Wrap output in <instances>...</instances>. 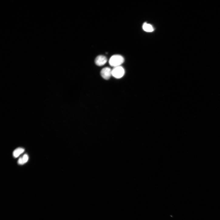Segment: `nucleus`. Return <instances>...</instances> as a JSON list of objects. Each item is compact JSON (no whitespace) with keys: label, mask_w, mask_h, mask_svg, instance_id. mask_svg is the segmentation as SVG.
I'll list each match as a JSON object with an SVG mask.
<instances>
[{"label":"nucleus","mask_w":220,"mask_h":220,"mask_svg":"<svg viewBox=\"0 0 220 220\" xmlns=\"http://www.w3.org/2000/svg\"><path fill=\"white\" fill-rule=\"evenodd\" d=\"M124 61V58L122 56L119 55H115L113 56L110 58L109 60V63L111 66L115 67L120 66Z\"/></svg>","instance_id":"f257e3e1"},{"label":"nucleus","mask_w":220,"mask_h":220,"mask_svg":"<svg viewBox=\"0 0 220 220\" xmlns=\"http://www.w3.org/2000/svg\"><path fill=\"white\" fill-rule=\"evenodd\" d=\"M124 69L121 66L114 67L112 69V76L117 79L123 77L125 74Z\"/></svg>","instance_id":"f03ea898"},{"label":"nucleus","mask_w":220,"mask_h":220,"mask_svg":"<svg viewBox=\"0 0 220 220\" xmlns=\"http://www.w3.org/2000/svg\"><path fill=\"white\" fill-rule=\"evenodd\" d=\"M100 73L103 79L108 80L112 76V69L108 67L104 68L101 70Z\"/></svg>","instance_id":"7ed1b4c3"},{"label":"nucleus","mask_w":220,"mask_h":220,"mask_svg":"<svg viewBox=\"0 0 220 220\" xmlns=\"http://www.w3.org/2000/svg\"><path fill=\"white\" fill-rule=\"evenodd\" d=\"M107 57L103 55H100L96 57L95 60V63L98 66L104 65L107 62Z\"/></svg>","instance_id":"20e7f679"},{"label":"nucleus","mask_w":220,"mask_h":220,"mask_svg":"<svg viewBox=\"0 0 220 220\" xmlns=\"http://www.w3.org/2000/svg\"><path fill=\"white\" fill-rule=\"evenodd\" d=\"M144 30L147 32H152L154 31V28L153 26L147 23H144L143 26Z\"/></svg>","instance_id":"39448f33"},{"label":"nucleus","mask_w":220,"mask_h":220,"mask_svg":"<svg viewBox=\"0 0 220 220\" xmlns=\"http://www.w3.org/2000/svg\"><path fill=\"white\" fill-rule=\"evenodd\" d=\"M24 151V149L22 148H19L16 149L13 153L14 157L15 158L18 157L20 154L23 153Z\"/></svg>","instance_id":"423d86ee"},{"label":"nucleus","mask_w":220,"mask_h":220,"mask_svg":"<svg viewBox=\"0 0 220 220\" xmlns=\"http://www.w3.org/2000/svg\"><path fill=\"white\" fill-rule=\"evenodd\" d=\"M22 159L24 164L26 163L29 159V157L28 155L27 154H25L22 157Z\"/></svg>","instance_id":"0eeeda50"},{"label":"nucleus","mask_w":220,"mask_h":220,"mask_svg":"<svg viewBox=\"0 0 220 220\" xmlns=\"http://www.w3.org/2000/svg\"><path fill=\"white\" fill-rule=\"evenodd\" d=\"M18 163L19 164H24V163L23 162V161L22 160V157H21L19 158V159L18 161Z\"/></svg>","instance_id":"6e6552de"}]
</instances>
